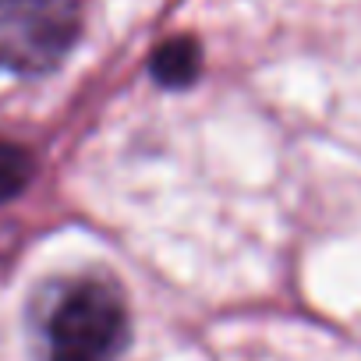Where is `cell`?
Listing matches in <instances>:
<instances>
[{
	"label": "cell",
	"mask_w": 361,
	"mask_h": 361,
	"mask_svg": "<svg viewBox=\"0 0 361 361\" xmlns=\"http://www.w3.org/2000/svg\"><path fill=\"white\" fill-rule=\"evenodd\" d=\"M32 180V156L18 142L0 138V206L18 199Z\"/></svg>",
	"instance_id": "277c9868"
},
{
	"label": "cell",
	"mask_w": 361,
	"mask_h": 361,
	"mask_svg": "<svg viewBox=\"0 0 361 361\" xmlns=\"http://www.w3.org/2000/svg\"><path fill=\"white\" fill-rule=\"evenodd\" d=\"M202 68V54H199V43L188 39V36H177V39H166L156 47L152 61H149V71L159 85H170V89H180L195 82Z\"/></svg>",
	"instance_id": "3957f363"
},
{
	"label": "cell",
	"mask_w": 361,
	"mask_h": 361,
	"mask_svg": "<svg viewBox=\"0 0 361 361\" xmlns=\"http://www.w3.org/2000/svg\"><path fill=\"white\" fill-rule=\"evenodd\" d=\"M78 0H0V68L39 75L78 39Z\"/></svg>",
	"instance_id": "7a4b0ae2"
},
{
	"label": "cell",
	"mask_w": 361,
	"mask_h": 361,
	"mask_svg": "<svg viewBox=\"0 0 361 361\" xmlns=\"http://www.w3.org/2000/svg\"><path fill=\"white\" fill-rule=\"evenodd\" d=\"M128 336V305L110 280L85 276L64 283L43 315L47 361H117Z\"/></svg>",
	"instance_id": "6da1fadb"
}]
</instances>
